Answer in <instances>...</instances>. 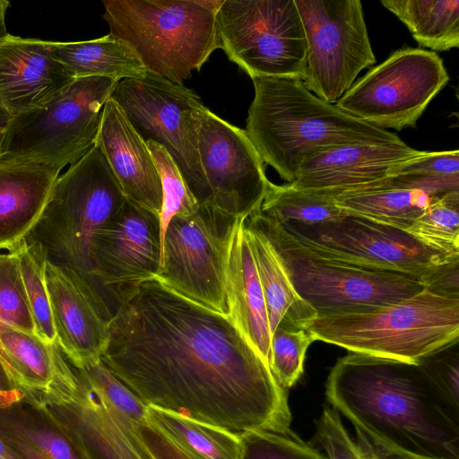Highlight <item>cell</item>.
Wrapping results in <instances>:
<instances>
[{"label":"cell","instance_id":"1","mask_svg":"<svg viewBox=\"0 0 459 459\" xmlns=\"http://www.w3.org/2000/svg\"><path fill=\"white\" fill-rule=\"evenodd\" d=\"M117 304L100 360L144 405L236 434L290 431L286 390L228 315L156 276Z\"/></svg>","mask_w":459,"mask_h":459},{"label":"cell","instance_id":"2","mask_svg":"<svg viewBox=\"0 0 459 459\" xmlns=\"http://www.w3.org/2000/svg\"><path fill=\"white\" fill-rule=\"evenodd\" d=\"M325 394L395 459H459V405L420 363L348 351L331 368Z\"/></svg>","mask_w":459,"mask_h":459},{"label":"cell","instance_id":"3","mask_svg":"<svg viewBox=\"0 0 459 459\" xmlns=\"http://www.w3.org/2000/svg\"><path fill=\"white\" fill-rule=\"evenodd\" d=\"M246 133L264 163L291 183L320 150L353 143L402 141L319 99L292 77H255Z\"/></svg>","mask_w":459,"mask_h":459},{"label":"cell","instance_id":"4","mask_svg":"<svg viewBox=\"0 0 459 459\" xmlns=\"http://www.w3.org/2000/svg\"><path fill=\"white\" fill-rule=\"evenodd\" d=\"M222 0H106L109 34L128 43L147 70L183 85L221 42Z\"/></svg>","mask_w":459,"mask_h":459},{"label":"cell","instance_id":"5","mask_svg":"<svg viewBox=\"0 0 459 459\" xmlns=\"http://www.w3.org/2000/svg\"><path fill=\"white\" fill-rule=\"evenodd\" d=\"M307 330L315 341L350 352L418 363L458 342L459 298L424 289L371 311L316 317Z\"/></svg>","mask_w":459,"mask_h":459},{"label":"cell","instance_id":"6","mask_svg":"<svg viewBox=\"0 0 459 459\" xmlns=\"http://www.w3.org/2000/svg\"><path fill=\"white\" fill-rule=\"evenodd\" d=\"M247 221L268 238L297 293L314 308L317 317L371 311L424 290L415 277L358 267L322 255L259 210Z\"/></svg>","mask_w":459,"mask_h":459},{"label":"cell","instance_id":"7","mask_svg":"<svg viewBox=\"0 0 459 459\" xmlns=\"http://www.w3.org/2000/svg\"><path fill=\"white\" fill-rule=\"evenodd\" d=\"M126 197L101 151L94 145L57 177L43 213L26 238L48 258L91 278L90 247L95 231L122 207Z\"/></svg>","mask_w":459,"mask_h":459},{"label":"cell","instance_id":"8","mask_svg":"<svg viewBox=\"0 0 459 459\" xmlns=\"http://www.w3.org/2000/svg\"><path fill=\"white\" fill-rule=\"evenodd\" d=\"M118 82L78 78L41 108L12 116L0 161L34 162L58 171L77 162L95 145L104 106Z\"/></svg>","mask_w":459,"mask_h":459},{"label":"cell","instance_id":"9","mask_svg":"<svg viewBox=\"0 0 459 459\" xmlns=\"http://www.w3.org/2000/svg\"><path fill=\"white\" fill-rule=\"evenodd\" d=\"M111 98L146 143L162 146L176 163L197 203H208L198 134L206 108L192 90L147 70L141 77L117 82Z\"/></svg>","mask_w":459,"mask_h":459},{"label":"cell","instance_id":"10","mask_svg":"<svg viewBox=\"0 0 459 459\" xmlns=\"http://www.w3.org/2000/svg\"><path fill=\"white\" fill-rule=\"evenodd\" d=\"M242 218L209 203L174 215L161 239L156 277L178 294L228 315L226 273L231 240Z\"/></svg>","mask_w":459,"mask_h":459},{"label":"cell","instance_id":"11","mask_svg":"<svg viewBox=\"0 0 459 459\" xmlns=\"http://www.w3.org/2000/svg\"><path fill=\"white\" fill-rule=\"evenodd\" d=\"M217 23L221 48L251 79L302 81L307 42L294 0H222Z\"/></svg>","mask_w":459,"mask_h":459},{"label":"cell","instance_id":"12","mask_svg":"<svg viewBox=\"0 0 459 459\" xmlns=\"http://www.w3.org/2000/svg\"><path fill=\"white\" fill-rule=\"evenodd\" d=\"M448 81L443 60L436 52L401 48L355 81L335 105L378 128H415Z\"/></svg>","mask_w":459,"mask_h":459},{"label":"cell","instance_id":"13","mask_svg":"<svg viewBox=\"0 0 459 459\" xmlns=\"http://www.w3.org/2000/svg\"><path fill=\"white\" fill-rule=\"evenodd\" d=\"M279 224L299 242L328 258L420 281L436 268L459 259V255L424 245L403 230L347 212L316 224Z\"/></svg>","mask_w":459,"mask_h":459},{"label":"cell","instance_id":"14","mask_svg":"<svg viewBox=\"0 0 459 459\" xmlns=\"http://www.w3.org/2000/svg\"><path fill=\"white\" fill-rule=\"evenodd\" d=\"M307 42L304 85L335 104L376 64L359 0H294Z\"/></svg>","mask_w":459,"mask_h":459},{"label":"cell","instance_id":"15","mask_svg":"<svg viewBox=\"0 0 459 459\" xmlns=\"http://www.w3.org/2000/svg\"><path fill=\"white\" fill-rule=\"evenodd\" d=\"M23 401L69 430L91 459H153L136 431L146 420L117 408L83 369L69 362L47 392Z\"/></svg>","mask_w":459,"mask_h":459},{"label":"cell","instance_id":"16","mask_svg":"<svg viewBox=\"0 0 459 459\" xmlns=\"http://www.w3.org/2000/svg\"><path fill=\"white\" fill-rule=\"evenodd\" d=\"M198 150L209 204L245 219L260 209L270 181L245 130L207 108L202 117Z\"/></svg>","mask_w":459,"mask_h":459},{"label":"cell","instance_id":"17","mask_svg":"<svg viewBox=\"0 0 459 459\" xmlns=\"http://www.w3.org/2000/svg\"><path fill=\"white\" fill-rule=\"evenodd\" d=\"M90 255L93 281L117 300L159 272L160 215L126 199L118 212L95 231Z\"/></svg>","mask_w":459,"mask_h":459},{"label":"cell","instance_id":"18","mask_svg":"<svg viewBox=\"0 0 459 459\" xmlns=\"http://www.w3.org/2000/svg\"><path fill=\"white\" fill-rule=\"evenodd\" d=\"M45 281L56 344L75 368L98 363L108 345L113 313L97 285L74 268L48 258Z\"/></svg>","mask_w":459,"mask_h":459},{"label":"cell","instance_id":"19","mask_svg":"<svg viewBox=\"0 0 459 459\" xmlns=\"http://www.w3.org/2000/svg\"><path fill=\"white\" fill-rule=\"evenodd\" d=\"M423 152L403 141L328 147L309 157L295 180L287 184L297 190L335 197L344 191L385 178L393 169Z\"/></svg>","mask_w":459,"mask_h":459},{"label":"cell","instance_id":"20","mask_svg":"<svg viewBox=\"0 0 459 459\" xmlns=\"http://www.w3.org/2000/svg\"><path fill=\"white\" fill-rule=\"evenodd\" d=\"M74 80L54 58L50 41L0 39V108L12 116L41 108Z\"/></svg>","mask_w":459,"mask_h":459},{"label":"cell","instance_id":"21","mask_svg":"<svg viewBox=\"0 0 459 459\" xmlns=\"http://www.w3.org/2000/svg\"><path fill=\"white\" fill-rule=\"evenodd\" d=\"M95 145L106 158L127 200L160 214V178L146 143L110 97L103 108Z\"/></svg>","mask_w":459,"mask_h":459},{"label":"cell","instance_id":"22","mask_svg":"<svg viewBox=\"0 0 459 459\" xmlns=\"http://www.w3.org/2000/svg\"><path fill=\"white\" fill-rule=\"evenodd\" d=\"M228 316L269 366L271 332L265 299L242 218L233 235L226 273Z\"/></svg>","mask_w":459,"mask_h":459},{"label":"cell","instance_id":"23","mask_svg":"<svg viewBox=\"0 0 459 459\" xmlns=\"http://www.w3.org/2000/svg\"><path fill=\"white\" fill-rule=\"evenodd\" d=\"M59 174L39 163L0 161V249L30 235Z\"/></svg>","mask_w":459,"mask_h":459},{"label":"cell","instance_id":"24","mask_svg":"<svg viewBox=\"0 0 459 459\" xmlns=\"http://www.w3.org/2000/svg\"><path fill=\"white\" fill-rule=\"evenodd\" d=\"M0 437L21 459H91L82 443L65 427L20 403L0 410Z\"/></svg>","mask_w":459,"mask_h":459},{"label":"cell","instance_id":"25","mask_svg":"<svg viewBox=\"0 0 459 459\" xmlns=\"http://www.w3.org/2000/svg\"><path fill=\"white\" fill-rule=\"evenodd\" d=\"M64 358L56 343H48L0 320V365L11 388L20 389L25 397L50 388Z\"/></svg>","mask_w":459,"mask_h":459},{"label":"cell","instance_id":"26","mask_svg":"<svg viewBox=\"0 0 459 459\" xmlns=\"http://www.w3.org/2000/svg\"><path fill=\"white\" fill-rule=\"evenodd\" d=\"M247 239L263 289L271 335L277 327L307 329L317 317L293 287L268 238L245 219Z\"/></svg>","mask_w":459,"mask_h":459},{"label":"cell","instance_id":"27","mask_svg":"<svg viewBox=\"0 0 459 459\" xmlns=\"http://www.w3.org/2000/svg\"><path fill=\"white\" fill-rule=\"evenodd\" d=\"M437 196L403 185L388 175L344 191L335 201L347 212L406 230Z\"/></svg>","mask_w":459,"mask_h":459},{"label":"cell","instance_id":"28","mask_svg":"<svg viewBox=\"0 0 459 459\" xmlns=\"http://www.w3.org/2000/svg\"><path fill=\"white\" fill-rule=\"evenodd\" d=\"M50 48L54 58L74 79L100 76L121 81L143 76L147 71L135 50L109 33L85 41H50Z\"/></svg>","mask_w":459,"mask_h":459},{"label":"cell","instance_id":"29","mask_svg":"<svg viewBox=\"0 0 459 459\" xmlns=\"http://www.w3.org/2000/svg\"><path fill=\"white\" fill-rule=\"evenodd\" d=\"M381 4L406 25L420 46L435 51L459 47V0H381Z\"/></svg>","mask_w":459,"mask_h":459},{"label":"cell","instance_id":"30","mask_svg":"<svg viewBox=\"0 0 459 459\" xmlns=\"http://www.w3.org/2000/svg\"><path fill=\"white\" fill-rule=\"evenodd\" d=\"M146 422L203 459H240L239 434L154 406H147Z\"/></svg>","mask_w":459,"mask_h":459},{"label":"cell","instance_id":"31","mask_svg":"<svg viewBox=\"0 0 459 459\" xmlns=\"http://www.w3.org/2000/svg\"><path fill=\"white\" fill-rule=\"evenodd\" d=\"M265 217L278 222L316 224L333 221L346 212L335 197L317 192L297 190L287 183H269L259 209Z\"/></svg>","mask_w":459,"mask_h":459},{"label":"cell","instance_id":"32","mask_svg":"<svg viewBox=\"0 0 459 459\" xmlns=\"http://www.w3.org/2000/svg\"><path fill=\"white\" fill-rule=\"evenodd\" d=\"M14 248L36 334L46 342L56 344V332L45 281V264L48 255L38 243L26 238L14 245Z\"/></svg>","mask_w":459,"mask_h":459},{"label":"cell","instance_id":"33","mask_svg":"<svg viewBox=\"0 0 459 459\" xmlns=\"http://www.w3.org/2000/svg\"><path fill=\"white\" fill-rule=\"evenodd\" d=\"M405 231L433 249L459 255V191L436 197Z\"/></svg>","mask_w":459,"mask_h":459},{"label":"cell","instance_id":"34","mask_svg":"<svg viewBox=\"0 0 459 459\" xmlns=\"http://www.w3.org/2000/svg\"><path fill=\"white\" fill-rule=\"evenodd\" d=\"M392 172L406 177L436 195L459 191V152L424 151Z\"/></svg>","mask_w":459,"mask_h":459},{"label":"cell","instance_id":"35","mask_svg":"<svg viewBox=\"0 0 459 459\" xmlns=\"http://www.w3.org/2000/svg\"><path fill=\"white\" fill-rule=\"evenodd\" d=\"M316 441L325 450L327 459H395L373 446L356 431L352 437L345 429L340 413L325 407L316 421Z\"/></svg>","mask_w":459,"mask_h":459},{"label":"cell","instance_id":"36","mask_svg":"<svg viewBox=\"0 0 459 459\" xmlns=\"http://www.w3.org/2000/svg\"><path fill=\"white\" fill-rule=\"evenodd\" d=\"M0 320L36 334L14 246L0 249Z\"/></svg>","mask_w":459,"mask_h":459},{"label":"cell","instance_id":"37","mask_svg":"<svg viewBox=\"0 0 459 459\" xmlns=\"http://www.w3.org/2000/svg\"><path fill=\"white\" fill-rule=\"evenodd\" d=\"M314 341L307 329L277 327L272 333L269 368L283 389L293 386L303 374L306 352Z\"/></svg>","mask_w":459,"mask_h":459},{"label":"cell","instance_id":"38","mask_svg":"<svg viewBox=\"0 0 459 459\" xmlns=\"http://www.w3.org/2000/svg\"><path fill=\"white\" fill-rule=\"evenodd\" d=\"M240 459H327L291 430H248L239 434Z\"/></svg>","mask_w":459,"mask_h":459},{"label":"cell","instance_id":"39","mask_svg":"<svg viewBox=\"0 0 459 459\" xmlns=\"http://www.w3.org/2000/svg\"><path fill=\"white\" fill-rule=\"evenodd\" d=\"M147 147L160 178L163 204L160 214L161 239L169 220L177 214L193 212L197 202L189 192L176 163L160 144L148 141Z\"/></svg>","mask_w":459,"mask_h":459},{"label":"cell","instance_id":"40","mask_svg":"<svg viewBox=\"0 0 459 459\" xmlns=\"http://www.w3.org/2000/svg\"><path fill=\"white\" fill-rule=\"evenodd\" d=\"M446 395L459 405L458 342L451 344L420 362Z\"/></svg>","mask_w":459,"mask_h":459},{"label":"cell","instance_id":"41","mask_svg":"<svg viewBox=\"0 0 459 459\" xmlns=\"http://www.w3.org/2000/svg\"><path fill=\"white\" fill-rule=\"evenodd\" d=\"M136 431L153 459H203L148 422L136 426Z\"/></svg>","mask_w":459,"mask_h":459},{"label":"cell","instance_id":"42","mask_svg":"<svg viewBox=\"0 0 459 459\" xmlns=\"http://www.w3.org/2000/svg\"><path fill=\"white\" fill-rule=\"evenodd\" d=\"M420 281L424 289L435 294L459 298V259L436 268Z\"/></svg>","mask_w":459,"mask_h":459},{"label":"cell","instance_id":"43","mask_svg":"<svg viewBox=\"0 0 459 459\" xmlns=\"http://www.w3.org/2000/svg\"><path fill=\"white\" fill-rule=\"evenodd\" d=\"M24 398V393L20 389H0V410H4L20 403Z\"/></svg>","mask_w":459,"mask_h":459},{"label":"cell","instance_id":"44","mask_svg":"<svg viewBox=\"0 0 459 459\" xmlns=\"http://www.w3.org/2000/svg\"><path fill=\"white\" fill-rule=\"evenodd\" d=\"M10 3L6 0H0V39L8 34L5 26V15Z\"/></svg>","mask_w":459,"mask_h":459},{"label":"cell","instance_id":"45","mask_svg":"<svg viewBox=\"0 0 459 459\" xmlns=\"http://www.w3.org/2000/svg\"><path fill=\"white\" fill-rule=\"evenodd\" d=\"M12 117V115L9 114L7 111L0 108V153H1V147H2V142L4 138V134L5 132V128Z\"/></svg>","mask_w":459,"mask_h":459},{"label":"cell","instance_id":"46","mask_svg":"<svg viewBox=\"0 0 459 459\" xmlns=\"http://www.w3.org/2000/svg\"><path fill=\"white\" fill-rule=\"evenodd\" d=\"M9 381L4 372L2 366L0 365V389H10Z\"/></svg>","mask_w":459,"mask_h":459}]
</instances>
